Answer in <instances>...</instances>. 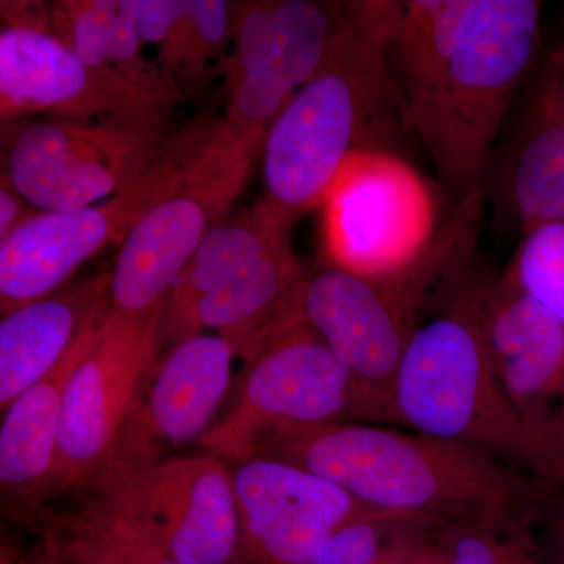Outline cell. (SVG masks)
Returning a JSON list of instances; mask_svg holds the SVG:
<instances>
[{
    "label": "cell",
    "mask_w": 564,
    "mask_h": 564,
    "mask_svg": "<svg viewBox=\"0 0 564 564\" xmlns=\"http://www.w3.org/2000/svg\"><path fill=\"white\" fill-rule=\"evenodd\" d=\"M536 0L399 2L389 61L411 132L456 202L486 188L494 143L540 40Z\"/></svg>",
    "instance_id": "obj_1"
},
{
    "label": "cell",
    "mask_w": 564,
    "mask_h": 564,
    "mask_svg": "<svg viewBox=\"0 0 564 564\" xmlns=\"http://www.w3.org/2000/svg\"><path fill=\"white\" fill-rule=\"evenodd\" d=\"M254 456L282 459L328 478L364 507L434 524L492 514L536 521L558 489L481 448L373 423H334L281 434Z\"/></svg>",
    "instance_id": "obj_2"
},
{
    "label": "cell",
    "mask_w": 564,
    "mask_h": 564,
    "mask_svg": "<svg viewBox=\"0 0 564 564\" xmlns=\"http://www.w3.org/2000/svg\"><path fill=\"white\" fill-rule=\"evenodd\" d=\"M399 2H359L358 11L313 79L285 104L262 144L265 195L299 217L321 209L348 158L397 154L411 132L389 61Z\"/></svg>",
    "instance_id": "obj_3"
},
{
    "label": "cell",
    "mask_w": 564,
    "mask_h": 564,
    "mask_svg": "<svg viewBox=\"0 0 564 564\" xmlns=\"http://www.w3.org/2000/svg\"><path fill=\"white\" fill-rule=\"evenodd\" d=\"M477 237L451 215L429 250L403 273L366 278L332 265L307 270L299 317L350 373L355 422L397 425L393 384L404 348L426 307L440 304L473 261Z\"/></svg>",
    "instance_id": "obj_4"
},
{
    "label": "cell",
    "mask_w": 564,
    "mask_h": 564,
    "mask_svg": "<svg viewBox=\"0 0 564 564\" xmlns=\"http://www.w3.org/2000/svg\"><path fill=\"white\" fill-rule=\"evenodd\" d=\"M485 274L470 263L411 336L393 384L397 425L481 448L533 475L529 441L486 347L480 321Z\"/></svg>",
    "instance_id": "obj_5"
},
{
    "label": "cell",
    "mask_w": 564,
    "mask_h": 564,
    "mask_svg": "<svg viewBox=\"0 0 564 564\" xmlns=\"http://www.w3.org/2000/svg\"><path fill=\"white\" fill-rule=\"evenodd\" d=\"M169 139L161 115L17 121L0 135V180L32 210L80 209L131 187Z\"/></svg>",
    "instance_id": "obj_6"
},
{
    "label": "cell",
    "mask_w": 564,
    "mask_h": 564,
    "mask_svg": "<svg viewBox=\"0 0 564 564\" xmlns=\"http://www.w3.org/2000/svg\"><path fill=\"white\" fill-rule=\"evenodd\" d=\"M344 422H355L350 373L299 317L276 326L245 359L231 404L198 445L234 464L274 436Z\"/></svg>",
    "instance_id": "obj_7"
},
{
    "label": "cell",
    "mask_w": 564,
    "mask_h": 564,
    "mask_svg": "<svg viewBox=\"0 0 564 564\" xmlns=\"http://www.w3.org/2000/svg\"><path fill=\"white\" fill-rule=\"evenodd\" d=\"M217 121L196 118L170 137L131 187L93 206L32 212L0 242V313L62 291L85 262L121 245L140 218L172 192Z\"/></svg>",
    "instance_id": "obj_8"
},
{
    "label": "cell",
    "mask_w": 564,
    "mask_h": 564,
    "mask_svg": "<svg viewBox=\"0 0 564 564\" xmlns=\"http://www.w3.org/2000/svg\"><path fill=\"white\" fill-rule=\"evenodd\" d=\"M256 155L225 120L193 155L172 192L133 226L109 273L110 304L126 313L163 306L174 281L250 181Z\"/></svg>",
    "instance_id": "obj_9"
},
{
    "label": "cell",
    "mask_w": 564,
    "mask_h": 564,
    "mask_svg": "<svg viewBox=\"0 0 564 564\" xmlns=\"http://www.w3.org/2000/svg\"><path fill=\"white\" fill-rule=\"evenodd\" d=\"M321 209L323 263L377 280L413 267L443 223L421 174L384 151L348 158Z\"/></svg>",
    "instance_id": "obj_10"
},
{
    "label": "cell",
    "mask_w": 564,
    "mask_h": 564,
    "mask_svg": "<svg viewBox=\"0 0 564 564\" xmlns=\"http://www.w3.org/2000/svg\"><path fill=\"white\" fill-rule=\"evenodd\" d=\"M162 307L126 313L110 307L91 347L70 373L63 399L54 500L90 489L122 423L159 359Z\"/></svg>",
    "instance_id": "obj_11"
},
{
    "label": "cell",
    "mask_w": 564,
    "mask_h": 564,
    "mask_svg": "<svg viewBox=\"0 0 564 564\" xmlns=\"http://www.w3.org/2000/svg\"><path fill=\"white\" fill-rule=\"evenodd\" d=\"M99 503L181 564H239L240 519L231 466L176 455L107 486Z\"/></svg>",
    "instance_id": "obj_12"
},
{
    "label": "cell",
    "mask_w": 564,
    "mask_h": 564,
    "mask_svg": "<svg viewBox=\"0 0 564 564\" xmlns=\"http://www.w3.org/2000/svg\"><path fill=\"white\" fill-rule=\"evenodd\" d=\"M234 358L231 344L218 334H195L173 345L141 388L90 489L101 491L198 444L231 388Z\"/></svg>",
    "instance_id": "obj_13"
},
{
    "label": "cell",
    "mask_w": 564,
    "mask_h": 564,
    "mask_svg": "<svg viewBox=\"0 0 564 564\" xmlns=\"http://www.w3.org/2000/svg\"><path fill=\"white\" fill-rule=\"evenodd\" d=\"M480 321L494 370L529 441L533 475L551 485L564 423V329L532 296L489 274Z\"/></svg>",
    "instance_id": "obj_14"
},
{
    "label": "cell",
    "mask_w": 564,
    "mask_h": 564,
    "mask_svg": "<svg viewBox=\"0 0 564 564\" xmlns=\"http://www.w3.org/2000/svg\"><path fill=\"white\" fill-rule=\"evenodd\" d=\"M229 466L239 508V564H311L367 508L328 478L282 459L252 456Z\"/></svg>",
    "instance_id": "obj_15"
},
{
    "label": "cell",
    "mask_w": 564,
    "mask_h": 564,
    "mask_svg": "<svg viewBox=\"0 0 564 564\" xmlns=\"http://www.w3.org/2000/svg\"><path fill=\"white\" fill-rule=\"evenodd\" d=\"M0 99L21 117L90 121L115 115H161L173 107L117 70L85 65L50 31L0 29Z\"/></svg>",
    "instance_id": "obj_16"
},
{
    "label": "cell",
    "mask_w": 564,
    "mask_h": 564,
    "mask_svg": "<svg viewBox=\"0 0 564 564\" xmlns=\"http://www.w3.org/2000/svg\"><path fill=\"white\" fill-rule=\"evenodd\" d=\"M359 2H272L262 51L229 70L228 109L223 120L254 154L296 90L313 79L350 25Z\"/></svg>",
    "instance_id": "obj_17"
},
{
    "label": "cell",
    "mask_w": 564,
    "mask_h": 564,
    "mask_svg": "<svg viewBox=\"0 0 564 564\" xmlns=\"http://www.w3.org/2000/svg\"><path fill=\"white\" fill-rule=\"evenodd\" d=\"M107 310L85 326L58 366L0 417V514L20 524L50 521L66 384Z\"/></svg>",
    "instance_id": "obj_18"
},
{
    "label": "cell",
    "mask_w": 564,
    "mask_h": 564,
    "mask_svg": "<svg viewBox=\"0 0 564 564\" xmlns=\"http://www.w3.org/2000/svg\"><path fill=\"white\" fill-rule=\"evenodd\" d=\"M109 273L0 313V417L52 372L88 323L110 307Z\"/></svg>",
    "instance_id": "obj_19"
},
{
    "label": "cell",
    "mask_w": 564,
    "mask_h": 564,
    "mask_svg": "<svg viewBox=\"0 0 564 564\" xmlns=\"http://www.w3.org/2000/svg\"><path fill=\"white\" fill-rule=\"evenodd\" d=\"M293 220L295 217L262 196L234 220L212 229L163 302L161 343L180 344L196 304L274 245L289 239Z\"/></svg>",
    "instance_id": "obj_20"
},
{
    "label": "cell",
    "mask_w": 564,
    "mask_h": 564,
    "mask_svg": "<svg viewBox=\"0 0 564 564\" xmlns=\"http://www.w3.org/2000/svg\"><path fill=\"white\" fill-rule=\"evenodd\" d=\"M505 193L524 234L564 225V113L545 77L508 158Z\"/></svg>",
    "instance_id": "obj_21"
},
{
    "label": "cell",
    "mask_w": 564,
    "mask_h": 564,
    "mask_svg": "<svg viewBox=\"0 0 564 564\" xmlns=\"http://www.w3.org/2000/svg\"><path fill=\"white\" fill-rule=\"evenodd\" d=\"M533 522L507 514L454 519L434 527V552L441 564H547Z\"/></svg>",
    "instance_id": "obj_22"
},
{
    "label": "cell",
    "mask_w": 564,
    "mask_h": 564,
    "mask_svg": "<svg viewBox=\"0 0 564 564\" xmlns=\"http://www.w3.org/2000/svg\"><path fill=\"white\" fill-rule=\"evenodd\" d=\"M50 532L76 564H181L101 503L69 516Z\"/></svg>",
    "instance_id": "obj_23"
},
{
    "label": "cell",
    "mask_w": 564,
    "mask_h": 564,
    "mask_svg": "<svg viewBox=\"0 0 564 564\" xmlns=\"http://www.w3.org/2000/svg\"><path fill=\"white\" fill-rule=\"evenodd\" d=\"M500 276L521 289L554 315L564 329V225L538 226L524 234L513 259ZM564 466V423L551 485L558 484Z\"/></svg>",
    "instance_id": "obj_24"
},
{
    "label": "cell",
    "mask_w": 564,
    "mask_h": 564,
    "mask_svg": "<svg viewBox=\"0 0 564 564\" xmlns=\"http://www.w3.org/2000/svg\"><path fill=\"white\" fill-rule=\"evenodd\" d=\"M434 525L440 524L366 508L326 541L311 564H381L404 536Z\"/></svg>",
    "instance_id": "obj_25"
},
{
    "label": "cell",
    "mask_w": 564,
    "mask_h": 564,
    "mask_svg": "<svg viewBox=\"0 0 564 564\" xmlns=\"http://www.w3.org/2000/svg\"><path fill=\"white\" fill-rule=\"evenodd\" d=\"M231 33V3L223 0H192L187 46L180 73L185 84H195L207 70V62L225 46Z\"/></svg>",
    "instance_id": "obj_26"
},
{
    "label": "cell",
    "mask_w": 564,
    "mask_h": 564,
    "mask_svg": "<svg viewBox=\"0 0 564 564\" xmlns=\"http://www.w3.org/2000/svg\"><path fill=\"white\" fill-rule=\"evenodd\" d=\"M129 6L141 43L154 44L161 54L176 31L185 0H129Z\"/></svg>",
    "instance_id": "obj_27"
},
{
    "label": "cell",
    "mask_w": 564,
    "mask_h": 564,
    "mask_svg": "<svg viewBox=\"0 0 564 564\" xmlns=\"http://www.w3.org/2000/svg\"><path fill=\"white\" fill-rule=\"evenodd\" d=\"M558 489L545 500L536 518L544 522L540 545L545 562L551 564H564V494Z\"/></svg>",
    "instance_id": "obj_28"
},
{
    "label": "cell",
    "mask_w": 564,
    "mask_h": 564,
    "mask_svg": "<svg viewBox=\"0 0 564 564\" xmlns=\"http://www.w3.org/2000/svg\"><path fill=\"white\" fill-rule=\"evenodd\" d=\"M434 527L404 536L393 545L381 564H441L432 543Z\"/></svg>",
    "instance_id": "obj_29"
},
{
    "label": "cell",
    "mask_w": 564,
    "mask_h": 564,
    "mask_svg": "<svg viewBox=\"0 0 564 564\" xmlns=\"http://www.w3.org/2000/svg\"><path fill=\"white\" fill-rule=\"evenodd\" d=\"M0 25L3 29L28 28L51 32L50 9L41 2L0 0Z\"/></svg>",
    "instance_id": "obj_30"
},
{
    "label": "cell",
    "mask_w": 564,
    "mask_h": 564,
    "mask_svg": "<svg viewBox=\"0 0 564 564\" xmlns=\"http://www.w3.org/2000/svg\"><path fill=\"white\" fill-rule=\"evenodd\" d=\"M32 212L35 210H32L28 204L22 202L17 193L11 191L6 182L0 180V242H2L24 218H28Z\"/></svg>",
    "instance_id": "obj_31"
},
{
    "label": "cell",
    "mask_w": 564,
    "mask_h": 564,
    "mask_svg": "<svg viewBox=\"0 0 564 564\" xmlns=\"http://www.w3.org/2000/svg\"><path fill=\"white\" fill-rule=\"evenodd\" d=\"M31 564H76L69 558L68 554L63 551L57 538L51 532H46L44 543L41 544L40 552Z\"/></svg>",
    "instance_id": "obj_32"
},
{
    "label": "cell",
    "mask_w": 564,
    "mask_h": 564,
    "mask_svg": "<svg viewBox=\"0 0 564 564\" xmlns=\"http://www.w3.org/2000/svg\"><path fill=\"white\" fill-rule=\"evenodd\" d=\"M545 80L554 88L556 99L564 113V44L562 50L556 51L549 62L544 73Z\"/></svg>",
    "instance_id": "obj_33"
},
{
    "label": "cell",
    "mask_w": 564,
    "mask_h": 564,
    "mask_svg": "<svg viewBox=\"0 0 564 564\" xmlns=\"http://www.w3.org/2000/svg\"><path fill=\"white\" fill-rule=\"evenodd\" d=\"M17 118L7 110V107L3 106L2 99H0V135L10 128L11 124L17 122Z\"/></svg>",
    "instance_id": "obj_34"
},
{
    "label": "cell",
    "mask_w": 564,
    "mask_h": 564,
    "mask_svg": "<svg viewBox=\"0 0 564 564\" xmlns=\"http://www.w3.org/2000/svg\"><path fill=\"white\" fill-rule=\"evenodd\" d=\"M0 564H24L21 562H18L17 558H14L13 555L10 554L7 549L0 547Z\"/></svg>",
    "instance_id": "obj_35"
},
{
    "label": "cell",
    "mask_w": 564,
    "mask_h": 564,
    "mask_svg": "<svg viewBox=\"0 0 564 564\" xmlns=\"http://www.w3.org/2000/svg\"><path fill=\"white\" fill-rule=\"evenodd\" d=\"M563 486H564V466H563L562 474H560L558 484H556V488H563Z\"/></svg>",
    "instance_id": "obj_36"
}]
</instances>
